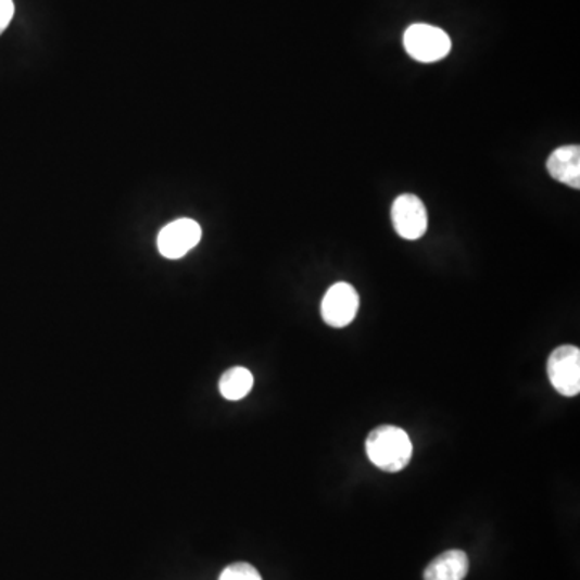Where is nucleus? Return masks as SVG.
Listing matches in <instances>:
<instances>
[{"instance_id": "1", "label": "nucleus", "mask_w": 580, "mask_h": 580, "mask_svg": "<svg viewBox=\"0 0 580 580\" xmlns=\"http://www.w3.org/2000/svg\"><path fill=\"white\" fill-rule=\"evenodd\" d=\"M366 455L376 468L386 472H399L412 459V440L396 426H379L366 439Z\"/></svg>"}, {"instance_id": "2", "label": "nucleus", "mask_w": 580, "mask_h": 580, "mask_svg": "<svg viewBox=\"0 0 580 580\" xmlns=\"http://www.w3.org/2000/svg\"><path fill=\"white\" fill-rule=\"evenodd\" d=\"M403 45L412 59L421 63H434L445 59L452 49L449 35L436 26L412 25L403 36Z\"/></svg>"}, {"instance_id": "3", "label": "nucleus", "mask_w": 580, "mask_h": 580, "mask_svg": "<svg viewBox=\"0 0 580 580\" xmlns=\"http://www.w3.org/2000/svg\"><path fill=\"white\" fill-rule=\"evenodd\" d=\"M550 382L556 392L576 396L580 392V350L575 345H562L553 350L546 363Z\"/></svg>"}, {"instance_id": "4", "label": "nucleus", "mask_w": 580, "mask_h": 580, "mask_svg": "<svg viewBox=\"0 0 580 580\" xmlns=\"http://www.w3.org/2000/svg\"><path fill=\"white\" fill-rule=\"evenodd\" d=\"M428 210L413 193L396 197L392 205V225L396 235L406 241H418L428 231Z\"/></svg>"}, {"instance_id": "5", "label": "nucleus", "mask_w": 580, "mask_h": 580, "mask_svg": "<svg viewBox=\"0 0 580 580\" xmlns=\"http://www.w3.org/2000/svg\"><path fill=\"white\" fill-rule=\"evenodd\" d=\"M200 239H202V229H200L199 223L193 222V219L181 218L169 223L160 231L156 247L165 259L178 260L188 255L193 247L200 242Z\"/></svg>"}, {"instance_id": "6", "label": "nucleus", "mask_w": 580, "mask_h": 580, "mask_svg": "<svg viewBox=\"0 0 580 580\" xmlns=\"http://www.w3.org/2000/svg\"><path fill=\"white\" fill-rule=\"evenodd\" d=\"M358 292L349 282H338L326 292L321 303V315L331 328H345L358 313Z\"/></svg>"}, {"instance_id": "7", "label": "nucleus", "mask_w": 580, "mask_h": 580, "mask_svg": "<svg viewBox=\"0 0 580 580\" xmlns=\"http://www.w3.org/2000/svg\"><path fill=\"white\" fill-rule=\"evenodd\" d=\"M546 169L556 181L580 189V147L565 146L556 149L546 162Z\"/></svg>"}, {"instance_id": "8", "label": "nucleus", "mask_w": 580, "mask_h": 580, "mask_svg": "<svg viewBox=\"0 0 580 580\" xmlns=\"http://www.w3.org/2000/svg\"><path fill=\"white\" fill-rule=\"evenodd\" d=\"M468 571V555L462 550H449L426 568L425 580H463Z\"/></svg>"}, {"instance_id": "9", "label": "nucleus", "mask_w": 580, "mask_h": 580, "mask_svg": "<svg viewBox=\"0 0 580 580\" xmlns=\"http://www.w3.org/2000/svg\"><path fill=\"white\" fill-rule=\"evenodd\" d=\"M253 387L252 373L242 366L228 369L219 379V393L229 402H238L249 395Z\"/></svg>"}, {"instance_id": "10", "label": "nucleus", "mask_w": 580, "mask_h": 580, "mask_svg": "<svg viewBox=\"0 0 580 580\" xmlns=\"http://www.w3.org/2000/svg\"><path fill=\"white\" fill-rule=\"evenodd\" d=\"M218 580H263L260 572L249 563H235L222 572Z\"/></svg>"}, {"instance_id": "11", "label": "nucleus", "mask_w": 580, "mask_h": 580, "mask_svg": "<svg viewBox=\"0 0 580 580\" xmlns=\"http://www.w3.org/2000/svg\"><path fill=\"white\" fill-rule=\"evenodd\" d=\"M13 13H15V5H13L12 0H0V35L12 22Z\"/></svg>"}]
</instances>
